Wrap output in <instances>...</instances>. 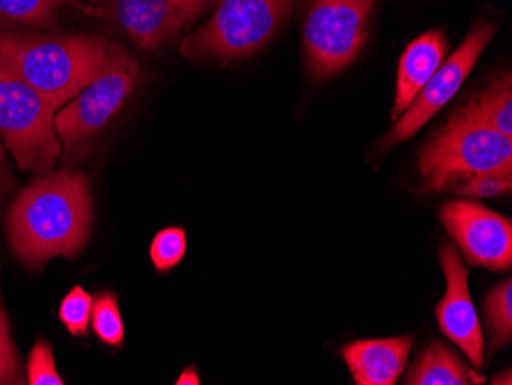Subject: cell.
<instances>
[{"label":"cell","instance_id":"cell-3","mask_svg":"<svg viewBox=\"0 0 512 385\" xmlns=\"http://www.w3.org/2000/svg\"><path fill=\"white\" fill-rule=\"evenodd\" d=\"M425 191L454 192L477 175L512 174V140L462 112L450 117L419 154Z\"/></svg>","mask_w":512,"mask_h":385},{"label":"cell","instance_id":"cell-24","mask_svg":"<svg viewBox=\"0 0 512 385\" xmlns=\"http://www.w3.org/2000/svg\"><path fill=\"white\" fill-rule=\"evenodd\" d=\"M171 2L183 27L192 22L207 4V0H171Z\"/></svg>","mask_w":512,"mask_h":385},{"label":"cell","instance_id":"cell-19","mask_svg":"<svg viewBox=\"0 0 512 385\" xmlns=\"http://www.w3.org/2000/svg\"><path fill=\"white\" fill-rule=\"evenodd\" d=\"M92 306H94V298L83 287H73L66 293L60 303L59 318L71 335H88Z\"/></svg>","mask_w":512,"mask_h":385},{"label":"cell","instance_id":"cell-7","mask_svg":"<svg viewBox=\"0 0 512 385\" xmlns=\"http://www.w3.org/2000/svg\"><path fill=\"white\" fill-rule=\"evenodd\" d=\"M376 0H313L304 25V51L310 76L329 79L358 57L368 39Z\"/></svg>","mask_w":512,"mask_h":385},{"label":"cell","instance_id":"cell-15","mask_svg":"<svg viewBox=\"0 0 512 385\" xmlns=\"http://www.w3.org/2000/svg\"><path fill=\"white\" fill-rule=\"evenodd\" d=\"M457 111L482 125L496 129L506 137H512L511 74L496 77L490 86L483 89L482 93L477 94Z\"/></svg>","mask_w":512,"mask_h":385},{"label":"cell","instance_id":"cell-23","mask_svg":"<svg viewBox=\"0 0 512 385\" xmlns=\"http://www.w3.org/2000/svg\"><path fill=\"white\" fill-rule=\"evenodd\" d=\"M511 186L512 174L477 175L462 183L454 194L470 198L496 197L511 191Z\"/></svg>","mask_w":512,"mask_h":385},{"label":"cell","instance_id":"cell-6","mask_svg":"<svg viewBox=\"0 0 512 385\" xmlns=\"http://www.w3.org/2000/svg\"><path fill=\"white\" fill-rule=\"evenodd\" d=\"M142 79L137 60L117 43H109L102 70L79 96L66 103L54 119L57 137L66 157L82 151L125 105Z\"/></svg>","mask_w":512,"mask_h":385},{"label":"cell","instance_id":"cell-21","mask_svg":"<svg viewBox=\"0 0 512 385\" xmlns=\"http://www.w3.org/2000/svg\"><path fill=\"white\" fill-rule=\"evenodd\" d=\"M27 381L31 385H63L62 376L57 372L53 347L43 339L34 344L28 356Z\"/></svg>","mask_w":512,"mask_h":385},{"label":"cell","instance_id":"cell-16","mask_svg":"<svg viewBox=\"0 0 512 385\" xmlns=\"http://www.w3.org/2000/svg\"><path fill=\"white\" fill-rule=\"evenodd\" d=\"M65 7H80L76 0H0V19L28 27H48L57 11Z\"/></svg>","mask_w":512,"mask_h":385},{"label":"cell","instance_id":"cell-5","mask_svg":"<svg viewBox=\"0 0 512 385\" xmlns=\"http://www.w3.org/2000/svg\"><path fill=\"white\" fill-rule=\"evenodd\" d=\"M59 109L19 77L0 70V142L20 171H51L62 152Z\"/></svg>","mask_w":512,"mask_h":385},{"label":"cell","instance_id":"cell-18","mask_svg":"<svg viewBox=\"0 0 512 385\" xmlns=\"http://www.w3.org/2000/svg\"><path fill=\"white\" fill-rule=\"evenodd\" d=\"M92 329L106 346L120 347L125 341V324L120 313L119 300L114 293L97 295L92 306Z\"/></svg>","mask_w":512,"mask_h":385},{"label":"cell","instance_id":"cell-11","mask_svg":"<svg viewBox=\"0 0 512 385\" xmlns=\"http://www.w3.org/2000/svg\"><path fill=\"white\" fill-rule=\"evenodd\" d=\"M413 336L348 344L342 356L358 385H394L407 366Z\"/></svg>","mask_w":512,"mask_h":385},{"label":"cell","instance_id":"cell-27","mask_svg":"<svg viewBox=\"0 0 512 385\" xmlns=\"http://www.w3.org/2000/svg\"><path fill=\"white\" fill-rule=\"evenodd\" d=\"M493 384H512L511 372L506 370V378H503V375L496 376V378H494Z\"/></svg>","mask_w":512,"mask_h":385},{"label":"cell","instance_id":"cell-4","mask_svg":"<svg viewBox=\"0 0 512 385\" xmlns=\"http://www.w3.org/2000/svg\"><path fill=\"white\" fill-rule=\"evenodd\" d=\"M295 0H220L211 20L181 43L191 60H237L266 47L289 19Z\"/></svg>","mask_w":512,"mask_h":385},{"label":"cell","instance_id":"cell-2","mask_svg":"<svg viewBox=\"0 0 512 385\" xmlns=\"http://www.w3.org/2000/svg\"><path fill=\"white\" fill-rule=\"evenodd\" d=\"M108 48V40L91 34L0 33V70L19 77L60 109L96 79Z\"/></svg>","mask_w":512,"mask_h":385},{"label":"cell","instance_id":"cell-17","mask_svg":"<svg viewBox=\"0 0 512 385\" xmlns=\"http://www.w3.org/2000/svg\"><path fill=\"white\" fill-rule=\"evenodd\" d=\"M486 323L490 327L493 350L505 347L512 338V281L494 287L485 303Z\"/></svg>","mask_w":512,"mask_h":385},{"label":"cell","instance_id":"cell-9","mask_svg":"<svg viewBox=\"0 0 512 385\" xmlns=\"http://www.w3.org/2000/svg\"><path fill=\"white\" fill-rule=\"evenodd\" d=\"M445 229L474 266L509 270L512 264V224L508 218L476 201H450L440 211Z\"/></svg>","mask_w":512,"mask_h":385},{"label":"cell","instance_id":"cell-13","mask_svg":"<svg viewBox=\"0 0 512 385\" xmlns=\"http://www.w3.org/2000/svg\"><path fill=\"white\" fill-rule=\"evenodd\" d=\"M445 53L447 40L440 31H428L408 45L399 62L391 119L398 120L410 108L417 94L444 63Z\"/></svg>","mask_w":512,"mask_h":385},{"label":"cell","instance_id":"cell-10","mask_svg":"<svg viewBox=\"0 0 512 385\" xmlns=\"http://www.w3.org/2000/svg\"><path fill=\"white\" fill-rule=\"evenodd\" d=\"M440 264L444 267L447 278V293L436 310L440 330L460 347L476 369H480L485 344L482 327L468 289L467 267L456 247L450 243H444L440 251Z\"/></svg>","mask_w":512,"mask_h":385},{"label":"cell","instance_id":"cell-26","mask_svg":"<svg viewBox=\"0 0 512 385\" xmlns=\"http://www.w3.org/2000/svg\"><path fill=\"white\" fill-rule=\"evenodd\" d=\"M177 384H200V378H198L197 370L192 369V367H189V369L184 370L183 375L180 376V379H178Z\"/></svg>","mask_w":512,"mask_h":385},{"label":"cell","instance_id":"cell-12","mask_svg":"<svg viewBox=\"0 0 512 385\" xmlns=\"http://www.w3.org/2000/svg\"><path fill=\"white\" fill-rule=\"evenodd\" d=\"M112 14L132 42L155 50L183 30L171 0H111Z\"/></svg>","mask_w":512,"mask_h":385},{"label":"cell","instance_id":"cell-1","mask_svg":"<svg viewBox=\"0 0 512 385\" xmlns=\"http://www.w3.org/2000/svg\"><path fill=\"white\" fill-rule=\"evenodd\" d=\"M91 223L88 178L63 169L20 192L8 212V243L23 264L36 269L56 257H76L88 241Z\"/></svg>","mask_w":512,"mask_h":385},{"label":"cell","instance_id":"cell-25","mask_svg":"<svg viewBox=\"0 0 512 385\" xmlns=\"http://www.w3.org/2000/svg\"><path fill=\"white\" fill-rule=\"evenodd\" d=\"M14 185H16V180H14L13 172H11L4 145L0 142V200L10 194Z\"/></svg>","mask_w":512,"mask_h":385},{"label":"cell","instance_id":"cell-14","mask_svg":"<svg viewBox=\"0 0 512 385\" xmlns=\"http://www.w3.org/2000/svg\"><path fill=\"white\" fill-rule=\"evenodd\" d=\"M485 378L471 370L450 347L442 343L428 346L414 362L405 384L470 385L483 384Z\"/></svg>","mask_w":512,"mask_h":385},{"label":"cell","instance_id":"cell-20","mask_svg":"<svg viewBox=\"0 0 512 385\" xmlns=\"http://www.w3.org/2000/svg\"><path fill=\"white\" fill-rule=\"evenodd\" d=\"M186 249H188L186 232L180 228H168L155 235L149 255L158 272H169L183 260Z\"/></svg>","mask_w":512,"mask_h":385},{"label":"cell","instance_id":"cell-8","mask_svg":"<svg viewBox=\"0 0 512 385\" xmlns=\"http://www.w3.org/2000/svg\"><path fill=\"white\" fill-rule=\"evenodd\" d=\"M496 25L490 22H477L467 39L454 51L453 56L439 66L427 85L417 94L410 108L399 117L398 125L394 126L382 143V148L398 145L411 139L428 120L433 119L440 109L444 108L459 91L462 83L467 80L479 60L486 45L496 36Z\"/></svg>","mask_w":512,"mask_h":385},{"label":"cell","instance_id":"cell-22","mask_svg":"<svg viewBox=\"0 0 512 385\" xmlns=\"http://www.w3.org/2000/svg\"><path fill=\"white\" fill-rule=\"evenodd\" d=\"M16 347L11 339L10 324L0 301V385L22 384Z\"/></svg>","mask_w":512,"mask_h":385}]
</instances>
